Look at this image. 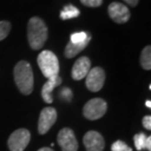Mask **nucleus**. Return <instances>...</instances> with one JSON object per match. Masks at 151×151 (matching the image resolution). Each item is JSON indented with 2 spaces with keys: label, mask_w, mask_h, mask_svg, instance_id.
<instances>
[{
  "label": "nucleus",
  "mask_w": 151,
  "mask_h": 151,
  "mask_svg": "<svg viewBox=\"0 0 151 151\" xmlns=\"http://www.w3.org/2000/svg\"><path fill=\"white\" fill-rule=\"evenodd\" d=\"M108 14L117 24H125L131 18V12L126 5L120 2H113L108 7Z\"/></svg>",
  "instance_id": "1a4fd4ad"
},
{
  "label": "nucleus",
  "mask_w": 151,
  "mask_h": 151,
  "mask_svg": "<svg viewBox=\"0 0 151 151\" xmlns=\"http://www.w3.org/2000/svg\"><path fill=\"white\" fill-rule=\"evenodd\" d=\"M90 39H91V37L88 35V37L86 38V40L81 42V43L75 44V43H72V42H69L65 48V56L67 57V58H74L75 56H77V54L81 52V51L87 46V44L89 43Z\"/></svg>",
  "instance_id": "ddd939ff"
},
{
  "label": "nucleus",
  "mask_w": 151,
  "mask_h": 151,
  "mask_svg": "<svg viewBox=\"0 0 151 151\" xmlns=\"http://www.w3.org/2000/svg\"><path fill=\"white\" fill-rule=\"evenodd\" d=\"M140 65L144 70H150L151 69V46L147 45L143 48L142 52L140 54Z\"/></svg>",
  "instance_id": "2eb2a0df"
},
{
  "label": "nucleus",
  "mask_w": 151,
  "mask_h": 151,
  "mask_svg": "<svg viewBox=\"0 0 151 151\" xmlns=\"http://www.w3.org/2000/svg\"><path fill=\"white\" fill-rule=\"evenodd\" d=\"M90 69H91V62H90V59L88 57H80L75 62L73 69H72V78L75 81L83 80L86 77Z\"/></svg>",
  "instance_id": "9b49d317"
},
{
  "label": "nucleus",
  "mask_w": 151,
  "mask_h": 151,
  "mask_svg": "<svg viewBox=\"0 0 151 151\" xmlns=\"http://www.w3.org/2000/svg\"><path fill=\"white\" fill-rule=\"evenodd\" d=\"M86 86L90 91L97 92L102 89L105 83V72L100 67L90 69L86 77Z\"/></svg>",
  "instance_id": "423d86ee"
},
{
  "label": "nucleus",
  "mask_w": 151,
  "mask_h": 151,
  "mask_svg": "<svg viewBox=\"0 0 151 151\" xmlns=\"http://www.w3.org/2000/svg\"><path fill=\"white\" fill-rule=\"evenodd\" d=\"M78 15H80V10L72 4L66 5L64 9L60 12V18L62 20L74 19V18L78 17Z\"/></svg>",
  "instance_id": "4468645a"
},
{
  "label": "nucleus",
  "mask_w": 151,
  "mask_h": 151,
  "mask_svg": "<svg viewBox=\"0 0 151 151\" xmlns=\"http://www.w3.org/2000/svg\"><path fill=\"white\" fill-rule=\"evenodd\" d=\"M61 83H62V78L58 75L47 78V81L43 84L41 89V96L44 102H46V103H52L53 102L52 92L54 88L56 86H60Z\"/></svg>",
  "instance_id": "f8f14e48"
},
{
  "label": "nucleus",
  "mask_w": 151,
  "mask_h": 151,
  "mask_svg": "<svg viewBox=\"0 0 151 151\" xmlns=\"http://www.w3.org/2000/svg\"><path fill=\"white\" fill-rule=\"evenodd\" d=\"M57 141L62 151H78V140L76 138L74 131L70 128H64L59 132Z\"/></svg>",
  "instance_id": "6e6552de"
},
{
  "label": "nucleus",
  "mask_w": 151,
  "mask_h": 151,
  "mask_svg": "<svg viewBox=\"0 0 151 151\" xmlns=\"http://www.w3.org/2000/svg\"><path fill=\"white\" fill-rule=\"evenodd\" d=\"M142 125L146 129L150 131L151 129V116L147 115V116H144L142 119Z\"/></svg>",
  "instance_id": "4be33fe9"
},
{
  "label": "nucleus",
  "mask_w": 151,
  "mask_h": 151,
  "mask_svg": "<svg viewBox=\"0 0 151 151\" xmlns=\"http://www.w3.org/2000/svg\"><path fill=\"white\" fill-rule=\"evenodd\" d=\"M89 35H87L86 32H75V34L71 35L70 37V42L75 44L81 43V42L86 41V38L88 37Z\"/></svg>",
  "instance_id": "f3484780"
},
{
  "label": "nucleus",
  "mask_w": 151,
  "mask_h": 151,
  "mask_svg": "<svg viewBox=\"0 0 151 151\" xmlns=\"http://www.w3.org/2000/svg\"><path fill=\"white\" fill-rule=\"evenodd\" d=\"M60 95H61L62 98H64L66 101H71L72 97H73V92H72V90L70 88H68V87H64V88L62 89V91L60 92Z\"/></svg>",
  "instance_id": "412c9836"
},
{
  "label": "nucleus",
  "mask_w": 151,
  "mask_h": 151,
  "mask_svg": "<svg viewBox=\"0 0 151 151\" xmlns=\"http://www.w3.org/2000/svg\"><path fill=\"white\" fill-rule=\"evenodd\" d=\"M57 120V111L53 107H45L41 110L38 119L37 129L39 134H45Z\"/></svg>",
  "instance_id": "0eeeda50"
},
{
  "label": "nucleus",
  "mask_w": 151,
  "mask_h": 151,
  "mask_svg": "<svg viewBox=\"0 0 151 151\" xmlns=\"http://www.w3.org/2000/svg\"><path fill=\"white\" fill-rule=\"evenodd\" d=\"M103 0H81V3L86 7H90V8H96L99 7Z\"/></svg>",
  "instance_id": "aec40b11"
},
{
  "label": "nucleus",
  "mask_w": 151,
  "mask_h": 151,
  "mask_svg": "<svg viewBox=\"0 0 151 151\" xmlns=\"http://www.w3.org/2000/svg\"><path fill=\"white\" fill-rule=\"evenodd\" d=\"M145 146H146V149L148 151H151V137H147L146 138V142H145Z\"/></svg>",
  "instance_id": "b1692460"
},
{
  "label": "nucleus",
  "mask_w": 151,
  "mask_h": 151,
  "mask_svg": "<svg viewBox=\"0 0 151 151\" xmlns=\"http://www.w3.org/2000/svg\"><path fill=\"white\" fill-rule=\"evenodd\" d=\"M31 140V134L27 129H19L8 138V147L10 151H24Z\"/></svg>",
  "instance_id": "39448f33"
},
{
  "label": "nucleus",
  "mask_w": 151,
  "mask_h": 151,
  "mask_svg": "<svg viewBox=\"0 0 151 151\" xmlns=\"http://www.w3.org/2000/svg\"><path fill=\"white\" fill-rule=\"evenodd\" d=\"M11 31V24L7 21H0V41L7 37Z\"/></svg>",
  "instance_id": "a211bd4d"
},
{
  "label": "nucleus",
  "mask_w": 151,
  "mask_h": 151,
  "mask_svg": "<svg viewBox=\"0 0 151 151\" xmlns=\"http://www.w3.org/2000/svg\"><path fill=\"white\" fill-rule=\"evenodd\" d=\"M107 111V103L102 98H92L84 104L83 114L84 118L90 121H95L103 117Z\"/></svg>",
  "instance_id": "20e7f679"
},
{
  "label": "nucleus",
  "mask_w": 151,
  "mask_h": 151,
  "mask_svg": "<svg viewBox=\"0 0 151 151\" xmlns=\"http://www.w3.org/2000/svg\"><path fill=\"white\" fill-rule=\"evenodd\" d=\"M37 64L42 75L49 78L59 73V61L57 56L49 50H43L37 56Z\"/></svg>",
  "instance_id": "7ed1b4c3"
},
{
  "label": "nucleus",
  "mask_w": 151,
  "mask_h": 151,
  "mask_svg": "<svg viewBox=\"0 0 151 151\" xmlns=\"http://www.w3.org/2000/svg\"><path fill=\"white\" fill-rule=\"evenodd\" d=\"M14 80L20 92L24 95L31 94L34 90V73L32 66L27 61H20L14 68Z\"/></svg>",
  "instance_id": "f257e3e1"
},
{
  "label": "nucleus",
  "mask_w": 151,
  "mask_h": 151,
  "mask_svg": "<svg viewBox=\"0 0 151 151\" xmlns=\"http://www.w3.org/2000/svg\"><path fill=\"white\" fill-rule=\"evenodd\" d=\"M83 144L86 151H103L105 141L98 132L89 131L83 137Z\"/></svg>",
  "instance_id": "9d476101"
},
{
  "label": "nucleus",
  "mask_w": 151,
  "mask_h": 151,
  "mask_svg": "<svg viewBox=\"0 0 151 151\" xmlns=\"http://www.w3.org/2000/svg\"><path fill=\"white\" fill-rule=\"evenodd\" d=\"M111 150L112 151H132V149L129 146L127 145L122 140H117L112 144L111 146Z\"/></svg>",
  "instance_id": "6ab92c4d"
},
{
  "label": "nucleus",
  "mask_w": 151,
  "mask_h": 151,
  "mask_svg": "<svg viewBox=\"0 0 151 151\" xmlns=\"http://www.w3.org/2000/svg\"><path fill=\"white\" fill-rule=\"evenodd\" d=\"M146 138H147V135L145 134H143V132H140V134H137L134 135V146L138 151L146 149V146H145Z\"/></svg>",
  "instance_id": "dca6fc26"
},
{
  "label": "nucleus",
  "mask_w": 151,
  "mask_h": 151,
  "mask_svg": "<svg viewBox=\"0 0 151 151\" xmlns=\"http://www.w3.org/2000/svg\"><path fill=\"white\" fill-rule=\"evenodd\" d=\"M37 151H53L51 148H49V147H42V148L38 149Z\"/></svg>",
  "instance_id": "393cba45"
},
{
  "label": "nucleus",
  "mask_w": 151,
  "mask_h": 151,
  "mask_svg": "<svg viewBox=\"0 0 151 151\" xmlns=\"http://www.w3.org/2000/svg\"><path fill=\"white\" fill-rule=\"evenodd\" d=\"M47 27L43 20L32 17L28 23V40L34 50L41 49L47 39Z\"/></svg>",
  "instance_id": "f03ea898"
},
{
  "label": "nucleus",
  "mask_w": 151,
  "mask_h": 151,
  "mask_svg": "<svg viewBox=\"0 0 151 151\" xmlns=\"http://www.w3.org/2000/svg\"><path fill=\"white\" fill-rule=\"evenodd\" d=\"M145 105H146V107L151 108V101H150V100H147V101L145 102Z\"/></svg>",
  "instance_id": "a878e982"
},
{
  "label": "nucleus",
  "mask_w": 151,
  "mask_h": 151,
  "mask_svg": "<svg viewBox=\"0 0 151 151\" xmlns=\"http://www.w3.org/2000/svg\"><path fill=\"white\" fill-rule=\"evenodd\" d=\"M124 1L128 3L129 5H131L132 7H134V6L137 5V3H138L139 0H124Z\"/></svg>",
  "instance_id": "5701e85b"
}]
</instances>
